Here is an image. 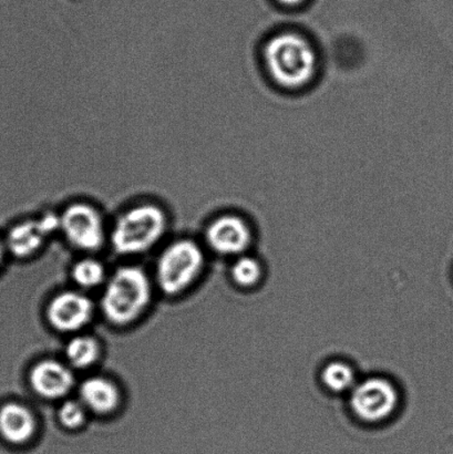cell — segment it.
<instances>
[{
    "label": "cell",
    "instance_id": "cell-17",
    "mask_svg": "<svg viewBox=\"0 0 453 454\" xmlns=\"http://www.w3.org/2000/svg\"><path fill=\"white\" fill-rule=\"evenodd\" d=\"M86 412L87 408L82 402L66 400L58 411V420L66 429H79L86 422Z\"/></svg>",
    "mask_w": 453,
    "mask_h": 454
},
{
    "label": "cell",
    "instance_id": "cell-6",
    "mask_svg": "<svg viewBox=\"0 0 453 454\" xmlns=\"http://www.w3.org/2000/svg\"><path fill=\"white\" fill-rule=\"evenodd\" d=\"M59 221L62 234L80 251H98L105 244V222L100 212L91 204H70L59 215Z\"/></svg>",
    "mask_w": 453,
    "mask_h": 454
},
{
    "label": "cell",
    "instance_id": "cell-12",
    "mask_svg": "<svg viewBox=\"0 0 453 454\" xmlns=\"http://www.w3.org/2000/svg\"><path fill=\"white\" fill-rule=\"evenodd\" d=\"M80 402L87 411L105 416L117 411L121 395L113 381L102 377L84 380L79 389Z\"/></svg>",
    "mask_w": 453,
    "mask_h": 454
},
{
    "label": "cell",
    "instance_id": "cell-1",
    "mask_svg": "<svg viewBox=\"0 0 453 454\" xmlns=\"http://www.w3.org/2000/svg\"><path fill=\"white\" fill-rule=\"evenodd\" d=\"M264 59L274 82L285 89H301L312 82L317 56L309 40L299 34L275 35L265 46Z\"/></svg>",
    "mask_w": 453,
    "mask_h": 454
},
{
    "label": "cell",
    "instance_id": "cell-3",
    "mask_svg": "<svg viewBox=\"0 0 453 454\" xmlns=\"http://www.w3.org/2000/svg\"><path fill=\"white\" fill-rule=\"evenodd\" d=\"M168 216L153 203L131 207L119 215L111 231V245L120 255L148 252L166 234Z\"/></svg>",
    "mask_w": 453,
    "mask_h": 454
},
{
    "label": "cell",
    "instance_id": "cell-9",
    "mask_svg": "<svg viewBox=\"0 0 453 454\" xmlns=\"http://www.w3.org/2000/svg\"><path fill=\"white\" fill-rule=\"evenodd\" d=\"M60 230L59 216L44 215L38 220L21 222L13 226L7 235L8 251L17 258L34 255L43 247L49 236Z\"/></svg>",
    "mask_w": 453,
    "mask_h": 454
},
{
    "label": "cell",
    "instance_id": "cell-15",
    "mask_svg": "<svg viewBox=\"0 0 453 454\" xmlns=\"http://www.w3.org/2000/svg\"><path fill=\"white\" fill-rule=\"evenodd\" d=\"M73 278L82 288L100 286L105 280V266L95 258H84L74 266Z\"/></svg>",
    "mask_w": 453,
    "mask_h": 454
},
{
    "label": "cell",
    "instance_id": "cell-10",
    "mask_svg": "<svg viewBox=\"0 0 453 454\" xmlns=\"http://www.w3.org/2000/svg\"><path fill=\"white\" fill-rule=\"evenodd\" d=\"M29 384L39 397L59 400L66 397L74 389L75 378L68 364L47 359L31 368Z\"/></svg>",
    "mask_w": 453,
    "mask_h": 454
},
{
    "label": "cell",
    "instance_id": "cell-18",
    "mask_svg": "<svg viewBox=\"0 0 453 454\" xmlns=\"http://www.w3.org/2000/svg\"><path fill=\"white\" fill-rule=\"evenodd\" d=\"M277 2L285 4L287 7H295L299 6L304 0H277Z\"/></svg>",
    "mask_w": 453,
    "mask_h": 454
},
{
    "label": "cell",
    "instance_id": "cell-16",
    "mask_svg": "<svg viewBox=\"0 0 453 454\" xmlns=\"http://www.w3.org/2000/svg\"><path fill=\"white\" fill-rule=\"evenodd\" d=\"M230 274L238 286L251 288L261 282L263 269L256 258L241 255L234 262Z\"/></svg>",
    "mask_w": 453,
    "mask_h": 454
},
{
    "label": "cell",
    "instance_id": "cell-13",
    "mask_svg": "<svg viewBox=\"0 0 453 454\" xmlns=\"http://www.w3.org/2000/svg\"><path fill=\"white\" fill-rule=\"evenodd\" d=\"M65 354L70 367L87 369L100 357L99 342L91 336H75L66 344Z\"/></svg>",
    "mask_w": 453,
    "mask_h": 454
},
{
    "label": "cell",
    "instance_id": "cell-8",
    "mask_svg": "<svg viewBox=\"0 0 453 454\" xmlns=\"http://www.w3.org/2000/svg\"><path fill=\"white\" fill-rule=\"evenodd\" d=\"M90 298L79 292L58 294L49 302L47 319L51 327L61 333H75L86 327L92 318Z\"/></svg>",
    "mask_w": 453,
    "mask_h": 454
},
{
    "label": "cell",
    "instance_id": "cell-5",
    "mask_svg": "<svg viewBox=\"0 0 453 454\" xmlns=\"http://www.w3.org/2000/svg\"><path fill=\"white\" fill-rule=\"evenodd\" d=\"M399 402L396 386L385 378H368L350 391L349 404L354 415L368 425L388 420L396 412Z\"/></svg>",
    "mask_w": 453,
    "mask_h": 454
},
{
    "label": "cell",
    "instance_id": "cell-19",
    "mask_svg": "<svg viewBox=\"0 0 453 454\" xmlns=\"http://www.w3.org/2000/svg\"><path fill=\"white\" fill-rule=\"evenodd\" d=\"M4 244L2 243V240H0V265H2V262L4 261Z\"/></svg>",
    "mask_w": 453,
    "mask_h": 454
},
{
    "label": "cell",
    "instance_id": "cell-2",
    "mask_svg": "<svg viewBox=\"0 0 453 454\" xmlns=\"http://www.w3.org/2000/svg\"><path fill=\"white\" fill-rule=\"evenodd\" d=\"M152 286L148 275L137 266H121L106 280L101 310L108 322L126 326L148 309Z\"/></svg>",
    "mask_w": 453,
    "mask_h": 454
},
{
    "label": "cell",
    "instance_id": "cell-14",
    "mask_svg": "<svg viewBox=\"0 0 453 454\" xmlns=\"http://www.w3.org/2000/svg\"><path fill=\"white\" fill-rule=\"evenodd\" d=\"M321 380L328 390L337 394L352 391L357 384L354 369L343 362L327 364L323 368Z\"/></svg>",
    "mask_w": 453,
    "mask_h": 454
},
{
    "label": "cell",
    "instance_id": "cell-4",
    "mask_svg": "<svg viewBox=\"0 0 453 454\" xmlns=\"http://www.w3.org/2000/svg\"><path fill=\"white\" fill-rule=\"evenodd\" d=\"M202 248L192 239H179L171 243L160 255L157 282L168 296L179 295L188 289L204 269Z\"/></svg>",
    "mask_w": 453,
    "mask_h": 454
},
{
    "label": "cell",
    "instance_id": "cell-7",
    "mask_svg": "<svg viewBox=\"0 0 453 454\" xmlns=\"http://www.w3.org/2000/svg\"><path fill=\"white\" fill-rule=\"evenodd\" d=\"M208 247L223 256H241L250 247L252 231L246 221L238 215L216 217L206 231Z\"/></svg>",
    "mask_w": 453,
    "mask_h": 454
},
{
    "label": "cell",
    "instance_id": "cell-11",
    "mask_svg": "<svg viewBox=\"0 0 453 454\" xmlns=\"http://www.w3.org/2000/svg\"><path fill=\"white\" fill-rule=\"evenodd\" d=\"M37 433V420L24 404L6 403L0 407V442L11 449L28 446Z\"/></svg>",
    "mask_w": 453,
    "mask_h": 454
}]
</instances>
